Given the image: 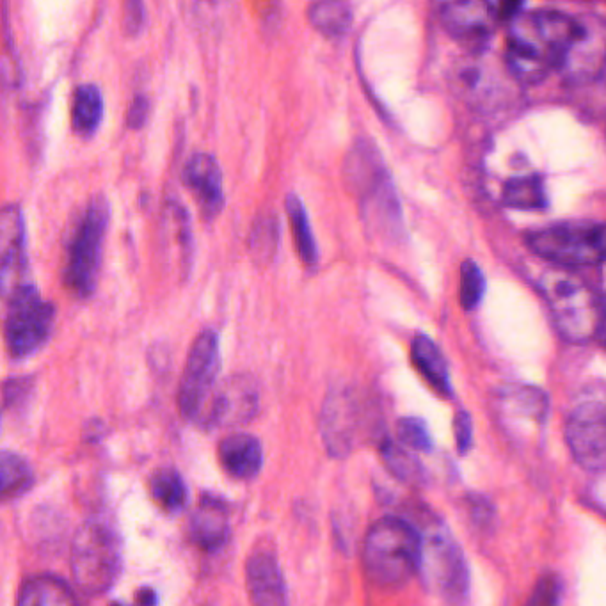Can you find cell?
<instances>
[{
  "instance_id": "1",
  "label": "cell",
  "mask_w": 606,
  "mask_h": 606,
  "mask_svg": "<svg viewBox=\"0 0 606 606\" xmlns=\"http://www.w3.org/2000/svg\"><path fill=\"white\" fill-rule=\"evenodd\" d=\"M578 25V15L559 9L521 11L509 22L505 43L507 70L523 84L543 82L553 70H559Z\"/></svg>"
},
{
  "instance_id": "2",
  "label": "cell",
  "mask_w": 606,
  "mask_h": 606,
  "mask_svg": "<svg viewBox=\"0 0 606 606\" xmlns=\"http://www.w3.org/2000/svg\"><path fill=\"white\" fill-rule=\"evenodd\" d=\"M422 532L402 518L375 521L363 543V569L379 589H400L420 571Z\"/></svg>"
},
{
  "instance_id": "3",
  "label": "cell",
  "mask_w": 606,
  "mask_h": 606,
  "mask_svg": "<svg viewBox=\"0 0 606 606\" xmlns=\"http://www.w3.org/2000/svg\"><path fill=\"white\" fill-rule=\"evenodd\" d=\"M537 288L550 308L560 336L571 343L596 340L603 331V301L578 274L564 269L544 271Z\"/></svg>"
},
{
  "instance_id": "4",
  "label": "cell",
  "mask_w": 606,
  "mask_h": 606,
  "mask_svg": "<svg viewBox=\"0 0 606 606\" xmlns=\"http://www.w3.org/2000/svg\"><path fill=\"white\" fill-rule=\"evenodd\" d=\"M345 178L368 228L384 237L402 232V208L383 159L370 143H358L345 160Z\"/></svg>"
},
{
  "instance_id": "5",
  "label": "cell",
  "mask_w": 606,
  "mask_h": 606,
  "mask_svg": "<svg viewBox=\"0 0 606 606\" xmlns=\"http://www.w3.org/2000/svg\"><path fill=\"white\" fill-rule=\"evenodd\" d=\"M109 223L111 205L104 194H98L84 210L66 253L63 281L72 296L79 299L93 296L100 278Z\"/></svg>"
},
{
  "instance_id": "6",
  "label": "cell",
  "mask_w": 606,
  "mask_h": 606,
  "mask_svg": "<svg viewBox=\"0 0 606 606\" xmlns=\"http://www.w3.org/2000/svg\"><path fill=\"white\" fill-rule=\"evenodd\" d=\"M121 571L120 535L102 519L86 521L72 544V575L80 591L102 596Z\"/></svg>"
},
{
  "instance_id": "7",
  "label": "cell",
  "mask_w": 606,
  "mask_h": 606,
  "mask_svg": "<svg viewBox=\"0 0 606 606\" xmlns=\"http://www.w3.org/2000/svg\"><path fill=\"white\" fill-rule=\"evenodd\" d=\"M423 582L445 605L461 606L470 594V567L452 532L441 523L422 534Z\"/></svg>"
},
{
  "instance_id": "8",
  "label": "cell",
  "mask_w": 606,
  "mask_h": 606,
  "mask_svg": "<svg viewBox=\"0 0 606 606\" xmlns=\"http://www.w3.org/2000/svg\"><path fill=\"white\" fill-rule=\"evenodd\" d=\"M534 255L560 267H594L605 260V226L596 221H562L528 233Z\"/></svg>"
},
{
  "instance_id": "9",
  "label": "cell",
  "mask_w": 606,
  "mask_h": 606,
  "mask_svg": "<svg viewBox=\"0 0 606 606\" xmlns=\"http://www.w3.org/2000/svg\"><path fill=\"white\" fill-rule=\"evenodd\" d=\"M56 324V306L40 290L24 283L9 296L4 340L13 358H29L48 342Z\"/></svg>"
},
{
  "instance_id": "10",
  "label": "cell",
  "mask_w": 606,
  "mask_h": 606,
  "mask_svg": "<svg viewBox=\"0 0 606 606\" xmlns=\"http://www.w3.org/2000/svg\"><path fill=\"white\" fill-rule=\"evenodd\" d=\"M221 370V345L214 329H205L192 342L178 386V409L185 420H200L216 390Z\"/></svg>"
},
{
  "instance_id": "11",
  "label": "cell",
  "mask_w": 606,
  "mask_h": 606,
  "mask_svg": "<svg viewBox=\"0 0 606 606\" xmlns=\"http://www.w3.org/2000/svg\"><path fill=\"white\" fill-rule=\"evenodd\" d=\"M567 447L576 464L589 473H603L606 464V415L603 400H585L566 422Z\"/></svg>"
},
{
  "instance_id": "12",
  "label": "cell",
  "mask_w": 606,
  "mask_h": 606,
  "mask_svg": "<svg viewBox=\"0 0 606 606\" xmlns=\"http://www.w3.org/2000/svg\"><path fill=\"white\" fill-rule=\"evenodd\" d=\"M578 32L567 47L559 70L567 82L589 84L603 75L606 29L598 15H578Z\"/></svg>"
},
{
  "instance_id": "13",
  "label": "cell",
  "mask_w": 606,
  "mask_h": 606,
  "mask_svg": "<svg viewBox=\"0 0 606 606\" xmlns=\"http://www.w3.org/2000/svg\"><path fill=\"white\" fill-rule=\"evenodd\" d=\"M260 406L256 383L249 375H232L214 390L201 420L212 427H235L255 418Z\"/></svg>"
},
{
  "instance_id": "14",
  "label": "cell",
  "mask_w": 606,
  "mask_h": 606,
  "mask_svg": "<svg viewBox=\"0 0 606 606\" xmlns=\"http://www.w3.org/2000/svg\"><path fill=\"white\" fill-rule=\"evenodd\" d=\"M441 22L455 40L480 48L500 24L496 4L486 0H455L441 6Z\"/></svg>"
},
{
  "instance_id": "15",
  "label": "cell",
  "mask_w": 606,
  "mask_h": 606,
  "mask_svg": "<svg viewBox=\"0 0 606 606\" xmlns=\"http://www.w3.org/2000/svg\"><path fill=\"white\" fill-rule=\"evenodd\" d=\"M27 228L20 205L8 203L0 207V296H11L20 287L25 269Z\"/></svg>"
},
{
  "instance_id": "16",
  "label": "cell",
  "mask_w": 606,
  "mask_h": 606,
  "mask_svg": "<svg viewBox=\"0 0 606 606\" xmlns=\"http://www.w3.org/2000/svg\"><path fill=\"white\" fill-rule=\"evenodd\" d=\"M358 402L349 391H336L326 400L320 431L327 452L333 457H345L354 447L358 432Z\"/></svg>"
},
{
  "instance_id": "17",
  "label": "cell",
  "mask_w": 606,
  "mask_h": 606,
  "mask_svg": "<svg viewBox=\"0 0 606 606\" xmlns=\"http://www.w3.org/2000/svg\"><path fill=\"white\" fill-rule=\"evenodd\" d=\"M184 180L205 219H214L224 208L223 171L216 157L194 153L187 160Z\"/></svg>"
},
{
  "instance_id": "18",
  "label": "cell",
  "mask_w": 606,
  "mask_h": 606,
  "mask_svg": "<svg viewBox=\"0 0 606 606\" xmlns=\"http://www.w3.org/2000/svg\"><path fill=\"white\" fill-rule=\"evenodd\" d=\"M246 585L253 606H288L287 583L271 550H256L246 562Z\"/></svg>"
},
{
  "instance_id": "19",
  "label": "cell",
  "mask_w": 606,
  "mask_h": 606,
  "mask_svg": "<svg viewBox=\"0 0 606 606\" xmlns=\"http://www.w3.org/2000/svg\"><path fill=\"white\" fill-rule=\"evenodd\" d=\"M219 461L233 479H255L264 466V448L251 434H230L219 443Z\"/></svg>"
},
{
  "instance_id": "20",
  "label": "cell",
  "mask_w": 606,
  "mask_h": 606,
  "mask_svg": "<svg viewBox=\"0 0 606 606\" xmlns=\"http://www.w3.org/2000/svg\"><path fill=\"white\" fill-rule=\"evenodd\" d=\"M191 537L201 550L217 551L230 537V519L226 505L214 496L205 495L191 519Z\"/></svg>"
},
{
  "instance_id": "21",
  "label": "cell",
  "mask_w": 606,
  "mask_h": 606,
  "mask_svg": "<svg viewBox=\"0 0 606 606\" xmlns=\"http://www.w3.org/2000/svg\"><path fill=\"white\" fill-rule=\"evenodd\" d=\"M503 415L525 422L544 423L550 413V399L543 390L525 384L505 386L498 395Z\"/></svg>"
},
{
  "instance_id": "22",
  "label": "cell",
  "mask_w": 606,
  "mask_h": 606,
  "mask_svg": "<svg viewBox=\"0 0 606 606\" xmlns=\"http://www.w3.org/2000/svg\"><path fill=\"white\" fill-rule=\"evenodd\" d=\"M411 358L415 363L416 370L423 375V379L431 384L434 390L443 397H454L452 379L448 372L447 359L443 352L439 351L436 342L427 335L416 336L411 343Z\"/></svg>"
},
{
  "instance_id": "23",
  "label": "cell",
  "mask_w": 606,
  "mask_h": 606,
  "mask_svg": "<svg viewBox=\"0 0 606 606\" xmlns=\"http://www.w3.org/2000/svg\"><path fill=\"white\" fill-rule=\"evenodd\" d=\"M16 606H79V601L63 578L38 575L22 585Z\"/></svg>"
},
{
  "instance_id": "24",
  "label": "cell",
  "mask_w": 606,
  "mask_h": 606,
  "mask_svg": "<svg viewBox=\"0 0 606 606\" xmlns=\"http://www.w3.org/2000/svg\"><path fill=\"white\" fill-rule=\"evenodd\" d=\"M104 95L95 84H80L73 93L72 125L80 137L95 136L104 120Z\"/></svg>"
},
{
  "instance_id": "25",
  "label": "cell",
  "mask_w": 606,
  "mask_h": 606,
  "mask_svg": "<svg viewBox=\"0 0 606 606\" xmlns=\"http://www.w3.org/2000/svg\"><path fill=\"white\" fill-rule=\"evenodd\" d=\"M34 486V471L22 455L0 450V503L27 495Z\"/></svg>"
},
{
  "instance_id": "26",
  "label": "cell",
  "mask_w": 606,
  "mask_h": 606,
  "mask_svg": "<svg viewBox=\"0 0 606 606\" xmlns=\"http://www.w3.org/2000/svg\"><path fill=\"white\" fill-rule=\"evenodd\" d=\"M503 203L514 210H544L548 196L541 176H514L503 185Z\"/></svg>"
},
{
  "instance_id": "27",
  "label": "cell",
  "mask_w": 606,
  "mask_h": 606,
  "mask_svg": "<svg viewBox=\"0 0 606 606\" xmlns=\"http://www.w3.org/2000/svg\"><path fill=\"white\" fill-rule=\"evenodd\" d=\"M150 491L153 500L169 514H178L187 505V486L182 475L175 468H160L153 473L150 480Z\"/></svg>"
},
{
  "instance_id": "28",
  "label": "cell",
  "mask_w": 606,
  "mask_h": 606,
  "mask_svg": "<svg viewBox=\"0 0 606 606\" xmlns=\"http://www.w3.org/2000/svg\"><path fill=\"white\" fill-rule=\"evenodd\" d=\"M287 214L290 224H292L294 239H296L297 253L301 256L304 265L313 267L319 262V248H317V240L311 230L310 217H308L306 207L297 194H288Z\"/></svg>"
},
{
  "instance_id": "29",
  "label": "cell",
  "mask_w": 606,
  "mask_h": 606,
  "mask_svg": "<svg viewBox=\"0 0 606 606\" xmlns=\"http://www.w3.org/2000/svg\"><path fill=\"white\" fill-rule=\"evenodd\" d=\"M379 448H381L384 464L397 479L406 484H413V486H422L427 479L425 470H423L422 463L418 461V457L411 454V450H407L400 443H395L388 438L381 441Z\"/></svg>"
},
{
  "instance_id": "30",
  "label": "cell",
  "mask_w": 606,
  "mask_h": 606,
  "mask_svg": "<svg viewBox=\"0 0 606 606\" xmlns=\"http://www.w3.org/2000/svg\"><path fill=\"white\" fill-rule=\"evenodd\" d=\"M164 232L168 233L166 239L173 240V246L178 251L180 264L189 269L192 258V232L191 219L185 208L178 201H169L164 210Z\"/></svg>"
},
{
  "instance_id": "31",
  "label": "cell",
  "mask_w": 606,
  "mask_h": 606,
  "mask_svg": "<svg viewBox=\"0 0 606 606\" xmlns=\"http://www.w3.org/2000/svg\"><path fill=\"white\" fill-rule=\"evenodd\" d=\"M308 18L320 32L327 36H342L352 24V8L347 2L322 0L311 4Z\"/></svg>"
},
{
  "instance_id": "32",
  "label": "cell",
  "mask_w": 606,
  "mask_h": 606,
  "mask_svg": "<svg viewBox=\"0 0 606 606\" xmlns=\"http://www.w3.org/2000/svg\"><path fill=\"white\" fill-rule=\"evenodd\" d=\"M484 294H486L484 272L480 271L479 265L473 260H464L461 265V290H459L461 306L466 311L477 310L484 299Z\"/></svg>"
},
{
  "instance_id": "33",
  "label": "cell",
  "mask_w": 606,
  "mask_h": 606,
  "mask_svg": "<svg viewBox=\"0 0 606 606\" xmlns=\"http://www.w3.org/2000/svg\"><path fill=\"white\" fill-rule=\"evenodd\" d=\"M397 438H399L400 445L411 452L429 454L434 447L427 423L423 422L422 418H415V416H407V418L399 420Z\"/></svg>"
},
{
  "instance_id": "34",
  "label": "cell",
  "mask_w": 606,
  "mask_h": 606,
  "mask_svg": "<svg viewBox=\"0 0 606 606\" xmlns=\"http://www.w3.org/2000/svg\"><path fill=\"white\" fill-rule=\"evenodd\" d=\"M278 223L272 216H265L260 223L253 228L251 237V251L256 258L271 260L276 249H278Z\"/></svg>"
},
{
  "instance_id": "35",
  "label": "cell",
  "mask_w": 606,
  "mask_h": 606,
  "mask_svg": "<svg viewBox=\"0 0 606 606\" xmlns=\"http://www.w3.org/2000/svg\"><path fill=\"white\" fill-rule=\"evenodd\" d=\"M562 601V582L557 575L548 573L535 583L534 591L525 606H560Z\"/></svg>"
},
{
  "instance_id": "36",
  "label": "cell",
  "mask_w": 606,
  "mask_h": 606,
  "mask_svg": "<svg viewBox=\"0 0 606 606\" xmlns=\"http://www.w3.org/2000/svg\"><path fill=\"white\" fill-rule=\"evenodd\" d=\"M471 521L479 528H489L495 521V507L486 496L473 495L468 500Z\"/></svg>"
},
{
  "instance_id": "37",
  "label": "cell",
  "mask_w": 606,
  "mask_h": 606,
  "mask_svg": "<svg viewBox=\"0 0 606 606\" xmlns=\"http://www.w3.org/2000/svg\"><path fill=\"white\" fill-rule=\"evenodd\" d=\"M146 24V8L139 0H130L123 9V31L127 36H137Z\"/></svg>"
},
{
  "instance_id": "38",
  "label": "cell",
  "mask_w": 606,
  "mask_h": 606,
  "mask_svg": "<svg viewBox=\"0 0 606 606\" xmlns=\"http://www.w3.org/2000/svg\"><path fill=\"white\" fill-rule=\"evenodd\" d=\"M455 443L459 454L466 455L473 445V422L468 411L461 409L454 420Z\"/></svg>"
},
{
  "instance_id": "39",
  "label": "cell",
  "mask_w": 606,
  "mask_h": 606,
  "mask_svg": "<svg viewBox=\"0 0 606 606\" xmlns=\"http://www.w3.org/2000/svg\"><path fill=\"white\" fill-rule=\"evenodd\" d=\"M150 116V100L146 95H136L128 105L127 125L132 130H139L144 127Z\"/></svg>"
},
{
  "instance_id": "40",
  "label": "cell",
  "mask_w": 606,
  "mask_h": 606,
  "mask_svg": "<svg viewBox=\"0 0 606 606\" xmlns=\"http://www.w3.org/2000/svg\"><path fill=\"white\" fill-rule=\"evenodd\" d=\"M137 606H155L157 605V594L152 589H143L137 594Z\"/></svg>"
}]
</instances>
